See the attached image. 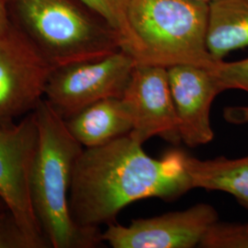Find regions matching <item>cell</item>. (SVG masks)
<instances>
[{
    "instance_id": "7",
    "label": "cell",
    "mask_w": 248,
    "mask_h": 248,
    "mask_svg": "<svg viewBox=\"0 0 248 248\" xmlns=\"http://www.w3.org/2000/svg\"><path fill=\"white\" fill-rule=\"evenodd\" d=\"M39 144L34 111L0 126V199L41 248H51L31 200V177Z\"/></svg>"
},
{
    "instance_id": "12",
    "label": "cell",
    "mask_w": 248,
    "mask_h": 248,
    "mask_svg": "<svg viewBox=\"0 0 248 248\" xmlns=\"http://www.w3.org/2000/svg\"><path fill=\"white\" fill-rule=\"evenodd\" d=\"M248 46V0L209 2L207 47L216 61Z\"/></svg>"
},
{
    "instance_id": "8",
    "label": "cell",
    "mask_w": 248,
    "mask_h": 248,
    "mask_svg": "<svg viewBox=\"0 0 248 248\" xmlns=\"http://www.w3.org/2000/svg\"><path fill=\"white\" fill-rule=\"evenodd\" d=\"M217 221L212 205L199 203L184 211L134 220L128 226L109 223L101 237L113 248H193Z\"/></svg>"
},
{
    "instance_id": "16",
    "label": "cell",
    "mask_w": 248,
    "mask_h": 248,
    "mask_svg": "<svg viewBox=\"0 0 248 248\" xmlns=\"http://www.w3.org/2000/svg\"><path fill=\"white\" fill-rule=\"evenodd\" d=\"M0 248H41L5 204L0 207Z\"/></svg>"
},
{
    "instance_id": "14",
    "label": "cell",
    "mask_w": 248,
    "mask_h": 248,
    "mask_svg": "<svg viewBox=\"0 0 248 248\" xmlns=\"http://www.w3.org/2000/svg\"><path fill=\"white\" fill-rule=\"evenodd\" d=\"M96 11L115 29L122 38V51L130 54L133 34L128 18L130 0H79Z\"/></svg>"
},
{
    "instance_id": "3",
    "label": "cell",
    "mask_w": 248,
    "mask_h": 248,
    "mask_svg": "<svg viewBox=\"0 0 248 248\" xmlns=\"http://www.w3.org/2000/svg\"><path fill=\"white\" fill-rule=\"evenodd\" d=\"M9 9L11 20L54 67L122 50L115 29L79 0H9Z\"/></svg>"
},
{
    "instance_id": "18",
    "label": "cell",
    "mask_w": 248,
    "mask_h": 248,
    "mask_svg": "<svg viewBox=\"0 0 248 248\" xmlns=\"http://www.w3.org/2000/svg\"><path fill=\"white\" fill-rule=\"evenodd\" d=\"M224 118L231 124H248V106L228 107L224 109Z\"/></svg>"
},
{
    "instance_id": "21",
    "label": "cell",
    "mask_w": 248,
    "mask_h": 248,
    "mask_svg": "<svg viewBox=\"0 0 248 248\" xmlns=\"http://www.w3.org/2000/svg\"><path fill=\"white\" fill-rule=\"evenodd\" d=\"M4 202H2V200H1V199H0V207H1V206H2V205H4Z\"/></svg>"
},
{
    "instance_id": "9",
    "label": "cell",
    "mask_w": 248,
    "mask_h": 248,
    "mask_svg": "<svg viewBox=\"0 0 248 248\" xmlns=\"http://www.w3.org/2000/svg\"><path fill=\"white\" fill-rule=\"evenodd\" d=\"M122 98L132 117L129 134L134 140L143 144L160 137L176 145L181 142L168 68L136 63Z\"/></svg>"
},
{
    "instance_id": "11",
    "label": "cell",
    "mask_w": 248,
    "mask_h": 248,
    "mask_svg": "<svg viewBox=\"0 0 248 248\" xmlns=\"http://www.w3.org/2000/svg\"><path fill=\"white\" fill-rule=\"evenodd\" d=\"M64 122L84 148L103 145L129 134L133 129L132 117L122 97L101 99Z\"/></svg>"
},
{
    "instance_id": "17",
    "label": "cell",
    "mask_w": 248,
    "mask_h": 248,
    "mask_svg": "<svg viewBox=\"0 0 248 248\" xmlns=\"http://www.w3.org/2000/svg\"><path fill=\"white\" fill-rule=\"evenodd\" d=\"M213 72L222 92L238 89L248 94V57L234 62L219 61Z\"/></svg>"
},
{
    "instance_id": "20",
    "label": "cell",
    "mask_w": 248,
    "mask_h": 248,
    "mask_svg": "<svg viewBox=\"0 0 248 248\" xmlns=\"http://www.w3.org/2000/svg\"><path fill=\"white\" fill-rule=\"evenodd\" d=\"M198 1H203V2L209 3V2H211V1H213V0H198Z\"/></svg>"
},
{
    "instance_id": "13",
    "label": "cell",
    "mask_w": 248,
    "mask_h": 248,
    "mask_svg": "<svg viewBox=\"0 0 248 248\" xmlns=\"http://www.w3.org/2000/svg\"><path fill=\"white\" fill-rule=\"evenodd\" d=\"M184 162L193 188L229 193L248 209V155L237 159L220 156L201 160L185 153Z\"/></svg>"
},
{
    "instance_id": "19",
    "label": "cell",
    "mask_w": 248,
    "mask_h": 248,
    "mask_svg": "<svg viewBox=\"0 0 248 248\" xmlns=\"http://www.w3.org/2000/svg\"><path fill=\"white\" fill-rule=\"evenodd\" d=\"M11 24L9 1L0 0V38L8 31Z\"/></svg>"
},
{
    "instance_id": "22",
    "label": "cell",
    "mask_w": 248,
    "mask_h": 248,
    "mask_svg": "<svg viewBox=\"0 0 248 248\" xmlns=\"http://www.w3.org/2000/svg\"></svg>"
},
{
    "instance_id": "10",
    "label": "cell",
    "mask_w": 248,
    "mask_h": 248,
    "mask_svg": "<svg viewBox=\"0 0 248 248\" xmlns=\"http://www.w3.org/2000/svg\"><path fill=\"white\" fill-rule=\"evenodd\" d=\"M168 72L181 142L188 147L212 142L211 107L222 92L213 69L178 64L168 68Z\"/></svg>"
},
{
    "instance_id": "2",
    "label": "cell",
    "mask_w": 248,
    "mask_h": 248,
    "mask_svg": "<svg viewBox=\"0 0 248 248\" xmlns=\"http://www.w3.org/2000/svg\"><path fill=\"white\" fill-rule=\"evenodd\" d=\"M34 114L39 144L31 177V200L45 237L52 248H98L103 243L102 232L77 224L69 206L73 171L84 147L45 99Z\"/></svg>"
},
{
    "instance_id": "23",
    "label": "cell",
    "mask_w": 248,
    "mask_h": 248,
    "mask_svg": "<svg viewBox=\"0 0 248 248\" xmlns=\"http://www.w3.org/2000/svg\"><path fill=\"white\" fill-rule=\"evenodd\" d=\"M8 1H9V0H8Z\"/></svg>"
},
{
    "instance_id": "6",
    "label": "cell",
    "mask_w": 248,
    "mask_h": 248,
    "mask_svg": "<svg viewBox=\"0 0 248 248\" xmlns=\"http://www.w3.org/2000/svg\"><path fill=\"white\" fill-rule=\"evenodd\" d=\"M136 63L120 50L98 60L54 67L45 99L66 120L101 99L123 97Z\"/></svg>"
},
{
    "instance_id": "15",
    "label": "cell",
    "mask_w": 248,
    "mask_h": 248,
    "mask_svg": "<svg viewBox=\"0 0 248 248\" xmlns=\"http://www.w3.org/2000/svg\"><path fill=\"white\" fill-rule=\"evenodd\" d=\"M199 248H248V224L217 221L207 231Z\"/></svg>"
},
{
    "instance_id": "5",
    "label": "cell",
    "mask_w": 248,
    "mask_h": 248,
    "mask_svg": "<svg viewBox=\"0 0 248 248\" xmlns=\"http://www.w3.org/2000/svg\"><path fill=\"white\" fill-rule=\"evenodd\" d=\"M54 66L12 20L0 38V126L15 124L45 99Z\"/></svg>"
},
{
    "instance_id": "1",
    "label": "cell",
    "mask_w": 248,
    "mask_h": 248,
    "mask_svg": "<svg viewBox=\"0 0 248 248\" xmlns=\"http://www.w3.org/2000/svg\"><path fill=\"white\" fill-rule=\"evenodd\" d=\"M185 152L169 151L153 158L130 134L83 148L75 164L69 194L72 217L85 228L116 222L125 207L144 199L166 202L193 188Z\"/></svg>"
},
{
    "instance_id": "4",
    "label": "cell",
    "mask_w": 248,
    "mask_h": 248,
    "mask_svg": "<svg viewBox=\"0 0 248 248\" xmlns=\"http://www.w3.org/2000/svg\"><path fill=\"white\" fill-rule=\"evenodd\" d=\"M209 3L198 0H130L133 34L130 55L137 63L169 68L193 64L213 69L207 47Z\"/></svg>"
}]
</instances>
